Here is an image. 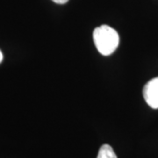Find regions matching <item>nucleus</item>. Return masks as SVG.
<instances>
[{
	"label": "nucleus",
	"instance_id": "nucleus-1",
	"mask_svg": "<svg viewBox=\"0 0 158 158\" xmlns=\"http://www.w3.org/2000/svg\"><path fill=\"white\" fill-rule=\"evenodd\" d=\"M93 40L98 51L103 56H110L117 49L119 36L116 30L106 25L94 29Z\"/></svg>",
	"mask_w": 158,
	"mask_h": 158
},
{
	"label": "nucleus",
	"instance_id": "nucleus-2",
	"mask_svg": "<svg viewBox=\"0 0 158 158\" xmlns=\"http://www.w3.org/2000/svg\"><path fill=\"white\" fill-rule=\"evenodd\" d=\"M143 97L148 105L158 109V77L149 80L143 88Z\"/></svg>",
	"mask_w": 158,
	"mask_h": 158
},
{
	"label": "nucleus",
	"instance_id": "nucleus-3",
	"mask_svg": "<svg viewBox=\"0 0 158 158\" xmlns=\"http://www.w3.org/2000/svg\"><path fill=\"white\" fill-rule=\"evenodd\" d=\"M97 158H117V156L110 145L104 144L99 148Z\"/></svg>",
	"mask_w": 158,
	"mask_h": 158
},
{
	"label": "nucleus",
	"instance_id": "nucleus-4",
	"mask_svg": "<svg viewBox=\"0 0 158 158\" xmlns=\"http://www.w3.org/2000/svg\"><path fill=\"white\" fill-rule=\"evenodd\" d=\"M52 1H54V2H55V3H56V4L63 5V4H66L69 0H52Z\"/></svg>",
	"mask_w": 158,
	"mask_h": 158
},
{
	"label": "nucleus",
	"instance_id": "nucleus-5",
	"mask_svg": "<svg viewBox=\"0 0 158 158\" xmlns=\"http://www.w3.org/2000/svg\"><path fill=\"white\" fill-rule=\"evenodd\" d=\"M3 61V54H2V52L0 51V63L2 62Z\"/></svg>",
	"mask_w": 158,
	"mask_h": 158
}]
</instances>
